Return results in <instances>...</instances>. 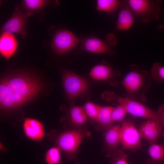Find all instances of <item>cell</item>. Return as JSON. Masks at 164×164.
Here are the masks:
<instances>
[{"instance_id": "29", "label": "cell", "mask_w": 164, "mask_h": 164, "mask_svg": "<svg viewBox=\"0 0 164 164\" xmlns=\"http://www.w3.org/2000/svg\"><path fill=\"white\" fill-rule=\"evenodd\" d=\"M163 141H162V142H163V144H164V137L163 138Z\"/></svg>"}, {"instance_id": "10", "label": "cell", "mask_w": 164, "mask_h": 164, "mask_svg": "<svg viewBox=\"0 0 164 164\" xmlns=\"http://www.w3.org/2000/svg\"><path fill=\"white\" fill-rule=\"evenodd\" d=\"M140 137L146 141L150 145L156 143L163 131V128L158 121L148 119L142 122L138 128Z\"/></svg>"}, {"instance_id": "9", "label": "cell", "mask_w": 164, "mask_h": 164, "mask_svg": "<svg viewBox=\"0 0 164 164\" xmlns=\"http://www.w3.org/2000/svg\"><path fill=\"white\" fill-rule=\"evenodd\" d=\"M79 41V39L73 33L67 29H61L55 34L52 48L56 53L62 54L73 49Z\"/></svg>"}, {"instance_id": "21", "label": "cell", "mask_w": 164, "mask_h": 164, "mask_svg": "<svg viewBox=\"0 0 164 164\" xmlns=\"http://www.w3.org/2000/svg\"><path fill=\"white\" fill-rule=\"evenodd\" d=\"M61 152L60 149L56 146L49 148L45 155L46 164H60Z\"/></svg>"}, {"instance_id": "27", "label": "cell", "mask_w": 164, "mask_h": 164, "mask_svg": "<svg viewBox=\"0 0 164 164\" xmlns=\"http://www.w3.org/2000/svg\"><path fill=\"white\" fill-rule=\"evenodd\" d=\"M158 111L160 117V123L163 128V131L162 134V138L164 137V103L162 104L159 107Z\"/></svg>"}, {"instance_id": "14", "label": "cell", "mask_w": 164, "mask_h": 164, "mask_svg": "<svg viewBox=\"0 0 164 164\" xmlns=\"http://www.w3.org/2000/svg\"><path fill=\"white\" fill-rule=\"evenodd\" d=\"M115 29L118 30H127L134 22L135 14L127 0L121 1Z\"/></svg>"}, {"instance_id": "18", "label": "cell", "mask_w": 164, "mask_h": 164, "mask_svg": "<svg viewBox=\"0 0 164 164\" xmlns=\"http://www.w3.org/2000/svg\"><path fill=\"white\" fill-rule=\"evenodd\" d=\"M114 72L109 64H100L94 66L91 70L90 75L93 79L98 80H108L114 77Z\"/></svg>"}, {"instance_id": "16", "label": "cell", "mask_w": 164, "mask_h": 164, "mask_svg": "<svg viewBox=\"0 0 164 164\" xmlns=\"http://www.w3.org/2000/svg\"><path fill=\"white\" fill-rule=\"evenodd\" d=\"M113 107L101 106L97 119L95 122L94 129L96 131H104L114 124L111 115Z\"/></svg>"}, {"instance_id": "20", "label": "cell", "mask_w": 164, "mask_h": 164, "mask_svg": "<svg viewBox=\"0 0 164 164\" xmlns=\"http://www.w3.org/2000/svg\"><path fill=\"white\" fill-rule=\"evenodd\" d=\"M97 2V10L109 13L116 11L121 3V1L118 0H98Z\"/></svg>"}, {"instance_id": "11", "label": "cell", "mask_w": 164, "mask_h": 164, "mask_svg": "<svg viewBox=\"0 0 164 164\" xmlns=\"http://www.w3.org/2000/svg\"><path fill=\"white\" fill-rule=\"evenodd\" d=\"M120 124H114L104 131V151L106 157H111L121 143Z\"/></svg>"}, {"instance_id": "23", "label": "cell", "mask_w": 164, "mask_h": 164, "mask_svg": "<svg viewBox=\"0 0 164 164\" xmlns=\"http://www.w3.org/2000/svg\"><path fill=\"white\" fill-rule=\"evenodd\" d=\"M84 111L88 117L94 123L97 119L101 106L93 102L88 101L83 107Z\"/></svg>"}, {"instance_id": "30", "label": "cell", "mask_w": 164, "mask_h": 164, "mask_svg": "<svg viewBox=\"0 0 164 164\" xmlns=\"http://www.w3.org/2000/svg\"><path fill=\"white\" fill-rule=\"evenodd\" d=\"M76 164H80V163H78V162H77Z\"/></svg>"}, {"instance_id": "15", "label": "cell", "mask_w": 164, "mask_h": 164, "mask_svg": "<svg viewBox=\"0 0 164 164\" xmlns=\"http://www.w3.org/2000/svg\"><path fill=\"white\" fill-rule=\"evenodd\" d=\"M17 47L16 39L11 33L4 32L0 38V53L5 59L8 60L16 51Z\"/></svg>"}, {"instance_id": "13", "label": "cell", "mask_w": 164, "mask_h": 164, "mask_svg": "<svg viewBox=\"0 0 164 164\" xmlns=\"http://www.w3.org/2000/svg\"><path fill=\"white\" fill-rule=\"evenodd\" d=\"M81 47L83 50L91 53L108 54L115 53L107 43L94 37L83 39L81 41Z\"/></svg>"}, {"instance_id": "12", "label": "cell", "mask_w": 164, "mask_h": 164, "mask_svg": "<svg viewBox=\"0 0 164 164\" xmlns=\"http://www.w3.org/2000/svg\"><path fill=\"white\" fill-rule=\"evenodd\" d=\"M22 128L25 135L33 141H40L45 135L43 124L41 121L35 119L25 118L23 122Z\"/></svg>"}, {"instance_id": "8", "label": "cell", "mask_w": 164, "mask_h": 164, "mask_svg": "<svg viewBox=\"0 0 164 164\" xmlns=\"http://www.w3.org/2000/svg\"><path fill=\"white\" fill-rule=\"evenodd\" d=\"M33 14L32 12H23L18 7H15L12 15L3 26L2 31L17 33L23 38H26L27 35L26 29V22L28 18Z\"/></svg>"}, {"instance_id": "7", "label": "cell", "mask_w": 164, "mask_h": 164, "mask_svg": "<svg viewBox=\"0 0 164 164\" xmlns=\"http://www.w3.org/2000/svg\"><path fill=\"white\" fill-rule=\"evenodd\" d=\"M63 86L67 97L74 100L82 95L88 87L87 81L76 73L68 70L62 73Z\"/></svg>"}, {"instance_id": "28", "label": "cell", "mask_w": 164, "mask_h": 164, "mask_svg": "<svg viewBox=\"0 0 164 164\" xmlns=\"http://www.w3.org/2000/svg\"><path fill=\"white\" fill-rule=\"evenodd\" d=\"M159 28L164 31V24H160L159 26Z\"/></svg>"}, {"instance_id": "1", "label": "cell", "mask_w": 164, "mask_h": 164, "mask_svg": "<svg viewBox=\"0 0 164 164\" xmlns=\"http://www.w3.org/2000/svg\"><path fill=\"white\" fill-rule=\"evenodd\" d=\"M42 89L40 82L33 76L23 73L6 76L0 81V107L5 109L19 107L33 98Z\"/></svg>"}, {"instance_id": "17", "label": "cell", "mask_w": 164, "mask_h": 164, "mask_svg": "<svg viewBox=\"0 0 164 164\" xmlns=\"http://www.w3.org/2000/svg\"><path fill=\"white\" fill-rule=\"evenodd\" d=\"M69 122L73 128L81 127L89 121L83 107L72 105L68 112Z\"/></svg>"}, {"instance_id": "22", "label": "cell", "mask_w": 164, "mask_h": 164, "mask_svg": "<svg viewBox=\"0 0 164 164\" xmlns=\"http://www.w3.org/2000/svg\"><path fill=\"white\" fill-rule=\"evenodd\" d=\"M151 78L159 84L164 83V65L159 62H155L151 70Z\"/></svg>"}, {"instance_id": "24", "label": "cell", "mask_w": 164, "mask_h": 164, "mask_svg": "<svg viewBox=\"0 0 164 164\" xmlns=\"http://www.w3.org/2000/svg\"><path fill=\"white\" fill-rule=\"evenodd\" d=\"M129 153H126L122 149H117L111 157L110 164H130L127 161Z\"/></svg>"}, {"instance_id": "2", "label": "cell", "mask_w": 164, "mask_h": 164, "mask_svg": "<svg viewBox=\"0 0 164 164\" xmlns=\"http://www.w3.org/2000/svg\"><path fill=\"white\" fill-rule=\"evenodd\" d=\"M129 69L121 82L125 97L139 102L145 101V94L151 84L150 75L136 64L131 65Z\"/></svg>"}, {"instance_id": "5", "label": "cell", "mask_w": 164, "mask_h": 164, "mask_svg": "<svg viewBox=\"0 0 164 164\" xmlns=\"http://www.w3.org/2000/svg\"><path fill=\"white\" fill-rule=\"evenodd\" d=\"M127 1L135 17L140 18L143 23L159 20L161 0H128Z\"/></svg>"}, {"instance_id": "25", "label": "cell", "mask_w": 164, "mask_h": 164, "mask_svg": "<svg viewBox=\"0 0 164 164\" xmlns=\"http://www.w3.org/2000/svg\"><path fill=\"white\" fill-rule=\"evenodd\" d=\"M125 108L121 104H119L116 107H113L111 115L114 121L121 123L125 119L127 114Z\"/></svg>"}, {"instance_id": "3", "label": "cell", "mask_w": 164, "mask_h": 164, "mask_svg": "<svg viewBox=\"0 0 164 164\" xmlns=\"http://www.w3.org/2000/svg\"><path fill=\"white\" fill-rule=\"evenodd\" d=\"M91 135L86 125H84L60 132L56 135L55 142L56 146L64 153L67 158L72 160L77 156L78 149L83 140Z\"/></svg>"}, {"instance_id": "19", "label": "cell", "mask_w": 164, "mask_h": 164, "mask_svg": "<svg viewBox=\"0 0 164 164\" xmlns=\"http://www.w3.org/2000/svg\"><path fill=\"white\" fill-rule=\"evenodd\" d=\"M149 158L146 164H164V144L156 143L151 145L147 150Z\"/></svg>"}, {"instance_id": "6", "label": "cell", "mask_w": 164, "mask_h": 164, "mask_svg": "<svg viewBox=\"0 0 164 164\" xmlns=\"http://www.w3.org/2000/svg\"><path fill=\"white\" fill-rule=\"evenodd\" d=\"M120 135L121 143L124 150L132 152L142 149V143L138 129L134 121L131 119H124L121 123Z\"/></svg>"}, {"instance_id": "4", "label": "cell", "mask_w": 164, "mask_h": 164, "mask_svg": "<svg viewBox=\"0 0 164 164\" xmlns=\"http://www.w3.org/2000/svg\"><path fill=\"white\" fill-rule=\"evenodd\" d=\"M102 97L108 101L117 102L125 108L128 113L135 116L153 120L156 119L157 118V111L149 108L139 101L125 97L119 96L111 91L104 92Z\"/></svg>"}, {"instance_id": "26", "label": "cell", "mask_w": 164, "mask_h": 164, "mask_svg": "<svg viewBox=\"0 0 164 164\" xmlns=\"http://www.w3.org/2000/svg\"><path fill=\"white\" fill-rule=\"evenodd\" d=\"M23 2L25 6L31 10L37 9L47 3L46 1L41 0H25Z\"/></svg>"}]
</instances>
